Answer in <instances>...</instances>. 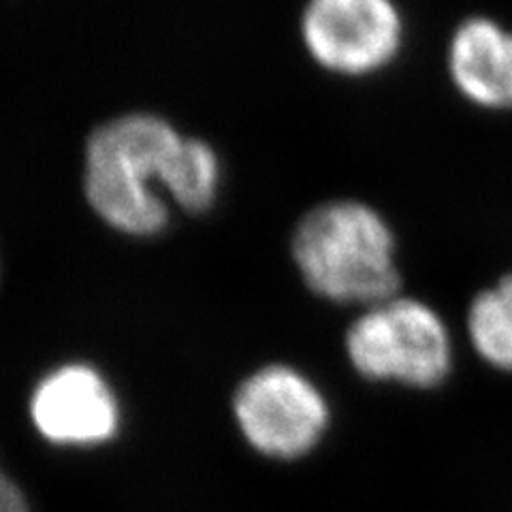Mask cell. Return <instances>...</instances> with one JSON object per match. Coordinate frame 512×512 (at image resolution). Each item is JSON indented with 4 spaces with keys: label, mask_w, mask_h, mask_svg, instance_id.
I'll return each instance as SVG.
<instances>
[{
    "label": "cell",
    "mask_w": 512,
    "mask_h": 512,
    "mask_svg": "<svg viewBox=\"0 0 512 512\" xmlns=\"http://www.w3.org/2000/svg\"><path fill=\"white\" fill-rule=\"evenodd\" d=\"M233 410L246 440L276 459L310 453L329 423V406L316 384L280 363L263 367L239 384Z\"/></svg>",
    "instance_id": "obj_4"
},
{
    "label": "cell",
    "mask_w": 512,
    "mask_h": 512,
    "mask_svg": "<svg viewBox=\"0 0 512 512\" xmlns=\"http://www.w3.org/2000/svg\"><path fill=\"white\" fill-rule=\"evenodd\" d=\"M0 512H28L24 493L3 472H0Z\"/></svg>",
    "instance_id": "obj_9"
},
{
    "label": "cell",
    "mask_w": 512,
    "mask_h": 512,
    "mask_svg": "<svg viewBox=\"0 0 512 512\" xmlns=\"http://www.w3.org/2000/svg\"><path fill=\"white\" fill-rule=\"evenodd\" d=\"M299 32L318 67L363 77L395 60L404 24L393 0H308Z\"/></svg>",
    "instance_id": "obj_5"
},
{
    "label": "cell",
    "mask_w": 512,
    "mask_h": 512,
    "mask_svg": "<svg viewBox=\"0 0 512 512\" xmlns=\"http://www.w3.org/2000/svg\"><path fill=\"white\" fill-rule=\"evenodd\" d=\"M30 416L54 444L92 446L116 436L120 404L101 372L88 363H64L32 391Z\"/></svg>",
    "instance_id": "obj_6"
},
{
    "label": "cell",
    "mask_w": 512,
    "mask_h": 512,
    "mask_svg": "<svg viewBox=\"0 0 512 512\" xmlns=\"http://www.w3.org/2000/svg\"><path fill=\"white\" fill-rule=\"evenodd\" d=\"M222 184L218 152L186 137L167 118L133 111L101 124L84 154V195L109 229L154 237L169 227L171 207L203 214Z\"/></svg>",
    "instance_id": "obj_1"
},
{
    "label": "cell",
    "mask_w": 512,
    "mask_h": 512,
    "mask_svg": "<svg viewBox=\"0 0 512 512\" xmlns=\"http://www.w3.org/2000/svg\"><path fill=\"white\" fill-rule=\"evenodd\" d=\"M293 261L310 291L370 308L395 297V235L374 207L352 199L320 203L299 220Z\"/></svg>",
    "instance_id": "obj_2"
},
{
    "label": "cell",
    "mask_w": 512,
    "mask_h": 512,
    "mask_svg": "<svg viewBox=\"0 0 512 512\" xmlns=\"http://www.w3.org/2000/svg\"><path fill=\"white\" fill-rule=\"evenodd\" d=\"M468 333L474 350L489 365L512 372V274L472 301Z\"/></svg>",
    "instance_id": "obj_8"
},
{
    "label": "cell",
    "mask_w": 512,
    "mask_h": 512,
    "mask_svg": "<svg viewBox=\"0 0 512 512\" xmlns=\"http://www.w3.org/2000/svg\"><path fill=\"white\" fill-rule=\"evenodd\" d=\"M346 352L361 376L414 389L436 387L453 363L444 320L427 303L408 297L367 308L346 333Z\"/></svg>",
    "instance_id": "obj_3"
},
{
    "label": "cell",
    "mask_w": 512,
    "mask_h": 512,
    "mask_svg": "<svg viewBox=\"0 0 512 512\" xmlns=\"http://www.w3.org/2000/svg\"><path fill=\"white\" fill-rule=\"evenodd\" d=\"M457 90L487 109H512V32L487 18L463 22L448 47Z\"/></svg>",
    "instance_id": "obj_7"
}]
</instances>
